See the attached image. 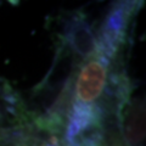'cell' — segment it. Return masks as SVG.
Masks as SVG:
<instances>
[{
	"label": "cell",
	"instance_id": "cell-2",
	"mask_svg": "<svg viewBox=\"0 0 146 146\" xmlns=\"http://www.w3.org/2000/svg\"><path fill=\"white\" fill-rule=\"evenodd\" d=\"M63 44L76 55L86 60L96 50V34L83 13H73L68 18L63 32Z\"/></svg>",
	"mask_w": 146,
	"mask_h": 146
},
{
	"label": "cell",
	"instance_id": "cell-1",
	"mask_svg": "<svg viewBox=\"0 0 146 146\" xmlns=\"http://www.w3.org/2000/svg\"><path fill=\"white\" fill-rule=\"evenodd\" d=\"M112 56L95 50L84 60L79 71L73 76V99L70 110L96 112L102 116L101 102L112 72Z\"/></svg>",
	"mask_w": 146,
	"mask_h": 146
},
{
	"label": "cell",
	"instance_id": "cell-3",
	"mask_svg": "<svg viewBox=\"0 0 146 146\" xmlns=\"http://www.w3.org/2000/svg\"><path fill=\"white\" fill-rule=\"evenodd\" d=\"M89 146H105V145L102 144V141H100V143H95V144H91V145H89Z\"/></svg>",
	"mask_w": 146,
	"mask_h": 146
}]
</instances>
